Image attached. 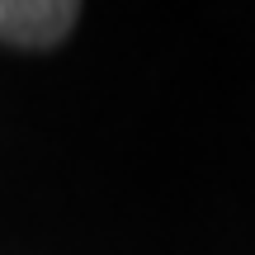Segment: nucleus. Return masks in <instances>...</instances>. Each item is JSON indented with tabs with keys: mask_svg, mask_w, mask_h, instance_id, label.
Listing matches in <instances>:
<instances>
[{
	"mask_svg": "<svg viewBox=\"0 0 255 255\" xmlns=\"http://www.w3.org/2000/svg\"><path fill=\"white\" fill-rule=\"evenodd\" d=\"M81 0H0V43L57 47L76 28Z\"/></svg>",
	"mask_w": 255,
	"mask_h": 255,
	"instance_id": "f257e3e1",
	"label": "nucleus"
}]
</instances>
